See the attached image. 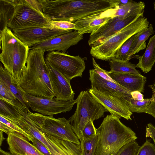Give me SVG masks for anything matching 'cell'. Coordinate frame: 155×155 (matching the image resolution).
I'll return each mask as SVG.
<instances>
[{
	"label": "cell",
	"instance_id": "8d00e7d4",
	"mask_svg": "<svg viewBox=\"0 0 155 155\" xmlns=\"http://www.w3.org/2000/svg\"><path fill=\"white\" fill-rule=\"evenodd\" d=\"M92 61L94 71L97 74L102 78L106 80L117 83L108 75L106 72V71L104 70L99 66L93 58H92Z\"/></svg>",
	"mask_w": 155,
	"mask_h": 155
},
{
	"label": "cell",
	"instance_id": "9a60e30c",
	"mask_svg": "<svg viewBox=\"0 0 155 155\" xmlns=\"http://www.w3.org/2000/svg\"><path fill=\"white\" fill-rule=\"evenodd\" d=\"M49 68L50 80L54 96L59 100H73L75 94L68 79L61 73L46 63Z\"/></svg>",
	"mask_w": 155,
	"mask_h": 155
},
{
	"label": "cell",
	"instance_id": "f1b7e54d",
	"mask_svg": "<svg viewBox=\"0 0 155 155\" xmlns=\"http://www.w3.org/2000/svg\"><path fill=\"white\" fill-rule=\"evenodd\" d=\"M137 33L129 38L121 45L116 53L114 58L125 61L131 59L132 45Z\"/></svg>",
	"mask_w": 155,
	"mask_h": 155
},
{
	"label": "cell",
	"instance_id": "74e56055",
	"mask_svg": "<svg viewBox=\"0 0 155 155\" xmlns=\"http://www.w3.org/2000/svg\"><path fill=\"white\" fill-rule=\"evenodd\" d=\"M31 141L33 145L44 155H51L47 147L40 140L33 137Z\"/></svg>",
	"mask_w": 155,
	"mask_h": 155
},
{
	"label": "cell",
	"instance_id": "d590c367",
	"mask_svg": "<svg viewBox=\"0 0 155 155\" xmlns=\"http://www.w3.org/2000/svg\"><path fill=\"white\" fill-rule=\"evenodd\" d=\"M0 122L5 124L15 131L21 134L26 137L29 141H31V139L33 137L30 136L18 125L0 115Z\"/></svg>",
	"mask_w": 155,
	"mask_h": 155
},
{
	"label": "cell",
	"instance_id": "484cf974",
	"mask_svg": "<svg viewBox=\"0 0 155 155\" xmlns=\"http://www.w3.org/2000/svg\"><path fill=\"white\" fill-rule=\"evenodd\" d=\"M111 72L131 73L141 74L137 70L136 64H133L129 61H122L116 58L109 60Z\"/></svg>",
	"mask_w": 155,
	"mask_h": 155
},
{
	"label": "cell",
	"instance_id": "52a82bcc",
	"mask_svg": "<svg viewBox=\"0 0 155 155\" xmlns=\"http://www.w3.org/2000/svg\"><path fill=\"white\" fill-rule=\"evenodd\" d=\"M27 114L44 134L81 144L68 120L64 117L55 118L53 116H44L39 113H33L29 110Z\"/></svg>",
	"mask_w": 155,
	"mask_h": 155
},
{
	"label": "cell",
	"instance_id": "5bb4252c",
	"mask_svg": "<svg viewBox=\"0 0 155 155\" xmlns=\"http://www.w3.org/2000/svg\"><path fill=\"white\" fill-rule=\"evenodd\" d=\"M13 32L22 42L30 48L38 43L70 31L48 28L36 27Z\"/></svg>",
	"mask_w": 155,
	"mask_h": 155
},
{
	"label": "cell",
	"instance_id": "7c38bea8",
	"mask_svg": "<svg viewBox=\"0 0 155 155\" xmlns=\"http://www.w3.org/2000/svg\"><path fill=\"white\" fill-rule=\"evenodd\" d=\"M88 91L92 97L110 114H113L120 118L132 120L131 117L133 113L130 111L124 98L95 89L91 88Z\"/></svg>",
	"mask_w": 155,
	"mask_h": 155
},
{
	"label": "cell",
	"instance_id": "83f0119b",
	"mask_svg": "<svg viewBox=\"0 0 155 155\" xmlns=\"http://www.w3.org/2000/svg\"><path fill=\"white\" fill-rule=\"evenodd\" d=\"M0 115L12 122L20 119L21 116L18 109L1 99Z\"/></svg>",
	"mask_w": 155,
	"mask_h": 155
},
{
	"label": "cell",
	"instance_id": "44dd1931",
	"mask_svg": "<svg viewBox=\"0 0 155 155\" xmlns=\"http://www.w3.org/2000/svg\"><path fill=\"white\" fill-rule=\"evenodd\" d=\"M101 13L91 15L76 21L74 23L76 25L74 30L81 35L93 33L111 18L101 16Z\"/></svg>",
	"mask_w": 155,
	"mask_h": 155
},
{
	"label": "cell",
	"instance_id": "7402d4cb",
	"mask_svg": "<svg viewBox=\"0 0 155 155\" xmlns=\"http://www.w3.org/2000/svg\"><path fill=\"white\" fill-rule=\"evenodd\" d=\"M18 110L21 114V117L20 119L13 123L18 125L30 136L41 141L49 150L51 147L44 134L40 130L37 125L29 117L27 112L19 109Z\"/></svg>",
	"mask_w": 155,
	"mask_h": 155
},
{
	"label": "cell",
	"instance_id": "603a6c76",
	"mask_svg": "<svg viewBox=\"0 0 155 155\" xmlns=\"http://www.w3.org/2000/svg\"><path fill=\"white\" fill-rule=\"evenodd\" d=\"M139 60L137 68L144 73L150 71L155 63V35L150 38L145 51L142 55H133L131 58Z\"/></svg>",
	"mask_w": 155,
	"mask_h": 155
},
{
	"label": "cell",
	"instance_id": "6da1fadb",
	"mask_svg": "<svg viewBox=\"0 0 155 155\" xmlns=\"http://www.w3.org/2000/svg\"><path fill=\"white\" fill-rule=\"evenodd\" d=\"M42 12L50 21L71 22L116 6L115 0H40Z\"/></svg>",
	"mask_w": 155,
	"mask_h": 155
},
{
	"label": "cell",
	"instance_id": "bcb514c9",
	"mask_svg": "<svg viewBox=\"0 0 155 155\" xmlns=\"http://www.w3.org/2000/svg\"><path fill=\"white\" fill-rule=\"evenodd\" d=\"M153 7H154V10L155 11V1L153 3Z\"/></svg>",
	"mask_w": 155,
	"mask_h": 155
},
{
	"label": "cell",
	"instance_id": "8992f818",
	"mask_svg": "<svg viewBox=\"0 0 155 155\" xmlns=\"http://www.w3.org/2000/svg\"><path fill=\"white\" fill-rule=\"evenodd\" d=\"M149 24L147 18L140 17L102 44L91 48V54L97 59L106 61L114 58L117 51L127 40L147 29Z\"/></svg>",
	"mask_w": 155,
	"mask_h": 155
},
{
	"label": "cell",
	"instance_id": "4fadbf2b",
	"mask_svg": "<svg viewBox=\"0 0 155 155\" xmlns=\"http://www.w3.org/2000/svg\"><path fill=\"white\" fill-rule=\"evenodd\" d=\"M83 38V35L74 30L38 43L30 49L39 48L45 52L57 51L65 53L70 47L77 45Z\"/></svg>",
	"mask_w": 155,
	"mask_h": 155
},
{
	"label": "cell",
	"instance_id": "cb8c5ba5",
	"mask_svg": "<svg viewBox=\"0 0 155 155\" xmlns=\"http://www.w3.org/2000/svg\"><path fill=\"white\" fill-rule=\"evenodd\" d=\"M0 81H2L9 88L16 99L28 111L29 107L24 98V92L18 86L17 84L14 82L9 72L2 67L1 64L0 66Z\"/></svg>",
	"mask_w": 155,
	"mask_h": 155
},
{
	"label": "cell",
	"instance_id": "d6a6232c",
	"mask_svg": "<svg viewBox=\"0 0 155 155\" xmlns=\"http://www.w3.org/2000/svg\"><path fill=\"white\" fill-rule=\"evenodd\" d=\"M140 147L136 140L133 141L123 147L116 155H137Z\"/></svg>",
	"mask_w": 155,
	"mask_h": 155
},
{
	"label": "cell",
	"instance_id": "5b68a950",
	"mask_svg": "<svg viewBox=\"0 0 155 155\" xmlns=\"http://www.w3.org/2000/svg\"><path fill=\"white\" fill-rule=\"evenodd\" d=\"M75 100V111L68 120L81 145L84 141L82 134L86 124L90 120L94 121L104 117L107 111L87 91H81Z\"/></svg>",
	"mask_w": 155,
	"mask_h": 155
},
{
	"label": "cell",
	"instance_id": "1f68e13d",
	"mask_svg": "<svg viewBox=\"0 0 155 155\" xmlns=\"http://www.w3.org/2000/svg\"><path fill=\"white\" fill-rule=\"evenodd\" d=\"M97 136L88 140H84L81 145L82 155H94L97 147Z\"/></svg>",
	"mask_w": 155,
	"mask_h": 155
},
{
	"label": "cell",
	"instance_id": "2e32d148",
	"mask_svg": "<svg viewBox=\"0 0 155 155\" xmlns=\"http://www.w3.org/2000/svg\"><path fill=\"white\" fill-rule=\"evenodd\" d=\"M91 88L124 98L131 97V92L117 83L106 80L101 77L94 69L89 71Z\"/></svg>",
	"mask_w": 155,
	"mask_h": 155
},
{
	"label": "cell",
	"instance_id": "ba28073f",
	"mask_svg": "<svg viewBox=\"0 0 155 155\" xmlns=\"http://www.w3.org/2000/svg\"><path fill=\"white\" fill-rule=\"evenodd\" d=\"M50 21L26 0H18L8 27L13 31L36 27L48 28Z\"/></svg>",
	"mask_w": 155,
	"mask_h": 155
},
{
	"label": "cell",
	"instance_id": "ab89813d",
	"mask_svg": "<svg viewBox=\"0 0 155 155\" xmlns=\"http://www.w3.org/2000/svg\"><path fill=\"white\" fill-rule=\"evenodd\" d=\"M152 97L153 99V100L148 106L146 113L155 118V94L153 93Z\"/></svg>",
	"mask_w": 155,
	"mask_h": 155
},
{
	"label": "cell",
	"instance_id": "7bdbcfd3",
	"mask_svg": "<svg viewBox=\"0 0 155 155\" xmlns=\"http://www.w3.org/2000/svg\"><path fill=\"white\" fill-rule=\"evenodd\" d=\"M149 87L151 89L152 93L155 94V79L153 84L149 85Z\"/></svg>",
	"mask_w": 155,
	"mask_h": 155
},
{
	"label": "cell",
	"instance_id": "4dcf8cb0",
	"mask_svg": "<svg viewBox=\"0 0 155 155\" xmlns=\"http://www.w3.org/2000/svg\"><path fill=\"white\" fill-rule=\"evenodd\" d=\"M51 29L71 31L75 29L76 25L74 23L66 21H50L48 27Z\"/></svg>",
	"mask_w": 155,
	"mask_h": 155
},
{
	"label": "cell",
	"instance_id": "277c9868",
	"mask_svg": "<svg viewBox=\"0 0 155 155\" xmlns=\"http://www.w3.org/2000/svg\"><path fill=\"white\" fill-rule=\"evenodd\" d=\"M0 32V61L14 82L18 84L26 66L30 48L8 27Z\"/></svg>",
	"mask_w": 155,
	"mask_h": 155
},
{
	"label": "cell",
	"instance_id": "3957f363",
	"mask_svg": "<svg viewBox=\"0 0 155 155\" xmlns=\"http://www.w3.org/2000/svg\"><path fill=\"white\" fill-rule=\"evenodd\" d=\"M120 119L110 114L97 129V143L94 155H116L123 147L137 139L136 133Z\"/></svg>",
	"mask_w": 155,
	"mask_h": 155
},
{
	"label": "cell",
	"instance_id": "ee69618b",
	"mask_svg": "<svg viewBox=\"0 0 155 155\" xmlns=\"http://www.w3.org/2000/svg\"><path fill=\"white\" fill-rule=\"evenodd\" d=\"M3 132L0 130V146L2 145V143L4 140L5 139L3 135Z\"/></svg>",
	"mask_w": 155,
	"mask_h": 155
},
{
	"label": "cell",
	"instance_id": "4316f807",
	"mask_svg": "<svg viewBox=\"0 0 155 155\" xmlns=\"http://www.w3.org/2000/svg\"><path fill=\"white\" fill-rule=\"evenodd\" d=\"M154 32L153 25L150 24L147 29L137 33V35L132 45L131 58L133 55L145 48V41L150 36L154 34Z\"/></svg>",
	"mask_w": 155,
	"mask_h": 155
},
{
	"label": "cell",
	"instance_id": "7a4b0ae2",
	"mask_svg": "<svg viewBox=\"0 0 155 155\" xmlns=\"http://www.w3.org/2000/svg\"><path fill=\"white\" fill-rule=\"evenodd\" d=\"M45 51L37 48L29 50L26 65L18 86L25 93L40 97L54 98Z\"/></svg>",
	"mask_w": 155,
	"mask_h": 155
},
{
	"label": "cell",
	"instance_id": "e0dca14e",
	"mask_svg": "<svg viewBox=\"0 0 155 155\" xmlns=\"http://www.w3.org/2000/svg\"><path fill=\"white\" fill-rule=\"evenodd\" d=\"M106 72L118 84L131 92L138 91L143 92L147 78L141 74L111 72L107 71Z\"/></svg>",
	"mask_w": 155,
	"mask_h": 155
},
{
	"label": "cell",
	"instance_id": "30bf717a",
	"mask_svg": "<svg viewBox=\"0 0 155 155\" xmlns=\"http://www.w3.org/2000/svg\"><path fill=\"white\" fill-rule=\"evenodd\" d=\"M28 105L33 111L44 116H53L70 111L76 101H61L56 98H47L37 97L24 93Z\"/></svg>",
	"mask_w": 155,
	"mask_h": 155
},
{
	"label": "cell",
	"instance_id": "f546056e",
	"mask_svg": "<svg viewBox=\"0 0 155 155\" xmlns=\"http://www.w3.org/2000/svg\"><path fill=\"white\" fill-rule=\"evenodd\" d=\"M153 98L144 99L143 101L134 100L132 97L126 100L130 111L133 113H146L147 108Z\"/></svg>",
	"mask_w": 155,
	"mask_h": 155
},
{
	"label": "cell",
	"instance_id": "d6986e66",
	"mask_svg": "<svg viewBox=\"0 0 155 155\" xmlns=\"http://www.w3.org/2000/svg\"><path fill=\"white\" fill-rule=\"evenodd\" d=\"M145 5L143 2L130 0L128 3L107 9L101 12L103 17L111 18L119 17L122 19L137 15L144 12Z\"/></svg>",
	"mask_w": 155,
	"mask_h": 155
},
{
	"label": "cell",
	"instance_id": "b9f144b4",
	"mask_svg": "<svg viewBox=\"0 0 155 155\" xmlns=\"http://www.w3.org/2000/svg\"><path fill=\"white\" fill-rule=\"evenodd\" d=\"M130 94L134 100L143 101L144 99L143 95L139 91H136L132 92Z\"/></svg>",
	"mask_w": 155,
	"mask_h": 155
},
{
	"label": "cell",
	"instance_id": "f35d334b",
	"mask_svg": "<svg viewBox=\"0 0 155 155\" xmlns=\"http://www.w3.org/2000/svg\"><path fill=\"white\" fill-rule=\"evenodd\" d=\"M146 137L152 138L155 146V126L151 123L148 124L146 127Z\"/></svg>",
	"mask_w": 155,
	"mask_h": 155
},
{
	"label": "cell",
	"instance_id": "7dc6e473",
	"mask_svg": "<svg viewBox=\"0 0 155 155\" xmlns=\"http://www.w3.org/2000/svg\"><path fill=\"white\" fill-rule=\"evenodd\" d=\"M11 155H18V154H11Z\"/></svg>",
	"mask_w": 155,
	"mask_h": 155
},
{
	"label": "cell",
	"instance_id": "60d3db41",
	"mask_svg": "<svg viewBox=\"0 0 155 155\" xmlns=\"http://www.w3.org/2000/svg\"><path fill=\"white\" fill-rule=\"evenodd\" d=\"M0 130L8 135L10 134H14L18 132L15 131L5 124L0 122Z\"/></svg>",
	"mask_w": 155,
	"mask_h": 155
},
{
	"label": "cell",
	"instance_id": "836d02e7",
	"mask_svg": "<svg viewBox=\"0 0 155 155\" xmlns=\"http://www.w3.org/2000/svg\"><path fill=\"white\" fill-rule=\"evenodd\" d=\"M82 135L84 140H91L97 135V129L94 125L93 120H90L86 124L83 130Z\"/></svg>",
	"mask_w": 155,
	"mask_h": 155
},
{
	"label": "cell",
	"instance_id": "ffe728a7",
	"mask_svg": "<svg viewBox=\"0 0 155 155\" xmlns=\"http://www.w3.org/2000/svg\"><path fill=\"white\" fill-rule=\"evenodd\" d=\"M44 135L51 147L49 151L51 155H82L81 144Z\"/></svg>",
	"mask_w": 155,
	"mask_h": 155
},
{
	"label": "cell",
	"instance_id": "d4e9b609",
	"mask_svg": "<svg viewBox=\"0 0 155 155\" xmlns=\"http://www.w3.org/2000/svg\"><path fill=\"white\" fill-rule=\"evenodd\" d=\"M18 0H0V31L8 27Z\"/></svg>",
	"mask_w": 155,
	"mask_h": 155
},
{
	"label": "cell",
	"instance_id": "e575fe53",
	"mask_svg": "<svg viewBox=\"0 0 155 155\" xmlns=\"http://www.w3.org/2000/svg\"><path fill=\"white\" fill-rule=\"evenodd\" d=\"M137 155H155V146L146 139V141L140 147Z\"/></svg>",
	"mask_w": 155,
	"mask_h": 155
},
{
	"label": "cell",
	"instance_id": "8fae6325",
	"mask_svg": "<svg viewBox=\"0 0 155 155\" xmlns=\"http://www.w3.org/2000/svg\"><path fill=\"white\" fill-rule=\"evenodd\" d=\"M143 13L124 19L119 17L111 18L90 35L88 41L89 46L92 48L102 44L129 24L144 16Z\"/></svg>",
	"mask_w": 155,
	"mask_h": 155
},
{
	"label": "cell",
	"instance_id": "f6af8a7d",
	"mask_svg": "<svg viewBox=\"0 0 155 155\" xmlns=\"http://www.w3.org/2000/svg\"><path fill=\"white\" fill-rule=\"evenodd\" d=\"M10 153L7 152L2 150L1 149L0 150V155H11Z\"/></svg>",
	"mask_w": 155,
	"mask_h": 155
},
{
	"label": "cell",
	"instance_id": "9c48e42d",
	"mask_svg": "<svg viewBox=\"0 0 155 155\" xmlns=\"http://www.w3.org/2000/svg\"><path fill=\"white\" fill-rule=\"evenodd\" d=\"M45 58L46 63L70 81L75 78L81 77L85 68L84 59L79 55L52 51L48 52Z\"/></svg>",
	"mask_w": 155,
	"mask_h": 155
},
{
	"label": "cell",
	"instance_id": "ac0fdd59",
	"mask_svg": "<svg viewBox=\"0 0 155 155\" xmlns=\"http://www.w3.org/2000/svg\"><path fill=\"white\" fill-rule=\"evenodd\" d=\"M8 135L7 143L12 154L44 155L21 134L17 132L15 134H10Z\"/></svg>",
	"mask_w": 155,
	"mask_h": 155
}]
</instances>
